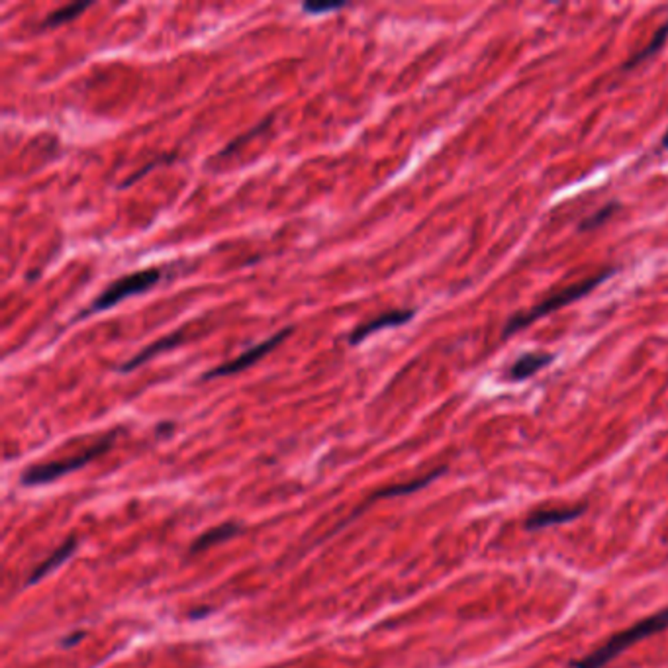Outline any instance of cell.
Returning <instances> with one entry per match:
<instances>
[{"label": "cell", "instance_id": "10", "mask_svg": "<svg viewBox=\"0 0 668 668\" xmlns=\"http://www.w3.org/2000/svg\"><path fill=\"white\" fill-rule=\"evenodd\" d=\"M183 339H185V330H177L175 334H169V335H165L161 339H157V342L147 345L143 349V351L135 353L130 360H126V363H122L118 367V370H120V373H130V370H134L137 367H142L143 363H147V360L153 359L155 355L163 353V351H169V349L177 347L180 342H183Z\"/></svg>", "mask_w": 668, "mask_h": 668}, {"label": "cell", "instance_id": "17", "mask_svg": "<svg viewBox=\"0 0 668 668\" xmlns=\"http://www.w3.org/2000/svg\"><path fill=\"white\" fill-rule=\"evenodd\" d=\"M175 159H177V155L175 153H167V155H159L157 159H153V161L150 163V165H147V167H143V169H140V171H135L130 178H126L124 180V183L120 185V188H126V187H132L134 183H137V180H140V178H143L147 173H150L152 171V169H155V167H159V165H165V163H173L175 161Z\"/></svg>", "mask_w": 668, "mask_h": 668}, {"label": "cell", "instance_id": "18", "mask_svg": "<svg viewBox=\"0 0 668 668\" xmlns=\"http://www.w3.org/2000/svg\"><path fill=\"white\" fill-rule=\"evenodd\" d=\"M345 6H347V3H325V4L306 3V4H302V10H304V13H308V14L320 16L324 13H335V10H343Z\"/></svg>", "mask_w": 668, "mask_h": 668}, {"label": "cell", "instance_id": "2", "mask_svg": "<svg viewBox=\"0 0 668 668\" xmlns=\"http://www.w3.org/2000/svg\"><path fill=\"white\" fill-rule=\"evenodd\" d=\"M666 628H668V608L653 613V616L631 625V628L616 633L608 643H603L598 651L586 655L585 659L570 663V668H606L613 659H618L621 653L628 651L629 646L653 638V635L664 631Z\"/></svg>", "mask_w": 668, "mask_h": 668}, {"label": "cell", "instance_id": "5", "mask_svg": "<svg viewBox=\"0 0 668 668\" xmlns=\"http://www.w3.org/2000/svg\"><path fill=\"white\" fill-rule=\"evenodd\" d=\"M292 332H294L292 325L282 327L281 332L273 334L267 339H263V342L257 343V345H251L249 349H246V351H243L241 355H238L236 359H231V360H228V363L208 370V373L203 375V380H214V378H220V377H230V375L241 373V370H246L251 365H256L257 360H261V357L271 353L273 349H277L284 342L286 337L292 335Z\"/></svg>", "mask_w": 668, "mask_h": 668}, {"label": "cell", "instance_id": "4", "mask_svg": "<svg viewBox=\"0 0 668 668\" xmlns=\"http://www.w3.org/2000/svg\"><path fill=\"white\" fill-rule=\"evenodd\" d=\"M120 429H112L110 433H106L97 443L91 445L89 449H84L82 453L73 455V457L67 459H59V461H51V463H39L34 466H28V469L20 476V482L24 486H39V484H49L56 482L61 476H67L71 473H75L82 466H87L94 459H99L100 455L108 451L116 438H118Z\"/></svg>", "mask_w": 668, "mask_h": 668}, {"label": "cell", "instance_id": "8", "mask_svg": "<svg viewBox=\"0 0 668 668\" xmlns=\"http://www.w3.org/2000/svg\"><path fill=\"white\" fill-rule=\"evenodd\" d=\"M553 360H555V355L547 353V351H534V353L519 355L512 363V367L506 370V378L510 380V383H522V380H527L534 375H537L539 370L547 369L551 363H553Z\"/></svg>", "mask_w": 668, "mask_h": 668}, {"label": "cell", "instance_id": "3", "mask_svg": "<svg viewBox=\"0 0 668 668\" xmlns=\"http://www.w3.org/2000/svg\"><path fill=\"white\" fill-rule=\"evenodd\" d=\"M167 269L165 267H152V269H143V271H135L130 274H124V277L112 281L106 289L92 300L89 308H84L77 320H84V317L100 314L104 310H110L114 306H118L126 299H132L135 294H143L147 291L155 289V286L165 279Z\"/></svg>", "mask_w": 668, "mask_h": 668}, {"label": "cell", "instance_id": "12", "mask_svg": "<svg viewBox=\"0 0 668 668\" xmlns=\"http://www.w3.org/2000/svg\"><path fill=\"white\" fill-rule=\"evenodd\" d=\"M238 534H239V525H238V524L228 522V524L216 525V527L208 529V532H204L203 535H198V537L193 541V545H190L188 553H190V555L203 553V551H208V549H212V547H216V545H220V543H224V541H228V539H231V537H236Z\"/></svg>", "mask_w": 668, "mask_h": 668}, {"label": "cell", "instance_id": "1", "mask_svg": "<svg viewBox=\"0 0 668 668\" xmlns=\"http://www.w3.org/2000/svg\"><path fill=\"white\" fill-rule=\"evenodd\" d=\"M616 273H618L616 267L606 269V271H600L598 274H594V277H588L585 281L567 286V289H563V291L551 294L549 299H545L543 302L535 304L534 308L524 310V312H516L512 317H508V322L502 327V335L504 337H512V335H516L519 332H524L527 325H532L537 320H541V317H545V316L553 314V312H557L560 308H565V306H570V304H575V302L582 300V299H585V296H588L590 292L596 291L600 284L606 282Z\"/></svg>", "mask_w": 668, "mask_h": 668}, {"label": "cell", "instance_id": "7", "mask_svg": "<svg viewBox=\"0 0 668 668\" xmlns=\"http://www.w3.org/2000/svg\"><path fill=\"white\" fill-rule=\"evenodd\" d=\"M445 471H447V466H439V469L431 471V473H428V474H423V476H420V479H416V481H410V482H404V484L386 486V489L378 490V492H375L373 496H370L369 500H367V504H365L363 508H359V510H357L351 517H349V519L357 517L360 512L365 510V508H367L369 504H373V502H377V500H385V498H396V496H408V494H413V492H418V490H421V489H426V486H429L433 481H438L439 476H441ZM349 519H347V522H349ZM347 522H345V524H347ZM345 524H343V525H345ZM343 525H342V527H343Z\"/></svg>", "mask_w": 668, "mask_h": 668}, {"label": "cell", "instance_id": "13", "mask_svg": "<svg viewBox=\"0 0 668 668\" xmlns=\"http://www.w3.org/2000/svg\"><path fill=\"white\" fill-rule=\"evenodd\" d=\"M666 41H668V22L663 24L659 30H656V31H655V36H653V39L649 41V44H646L641 51L633 53V56H631L628 61L623 63L621 69H623V71H631V69H635V67H639L641 63H645L646 59L655 57L656 53H659V51L664 48Z\"/></svg>", "mask_w": 668, "mask_h": 668}, {"label": "cell", "instance_id": "19", "mask_svg": "<svg viewBox=\"0 0 668 668\" xmlns=\"http://www.w3.org/2000/svg\"><path fill=\"white\" fill-rule=\"evenodd\" d=\"M84 635H87L84 631H75V633H71L69 638H63V639H61V646H65V649H71V646H75L77 643H81V641L84 639Z\"/></svg>", "mask_w": 668, "mask_h": 668}, {"label": "cell", "instance_id": "14", "mask_svg": "<svg viewBox=\"0 0 668 668\" xmlns=\"http://www.w3.org/2000/svg\"><path fill=\"white\" fill-rule=\"evenodd\" d=\"M91 6H92L91 3H75V4L53 10V13L48 14V18L44 20V24L39 26V30H53V28L63 26V24H69V22H73V20H77L82 13H87Z\"/></svg>", "mask_w": 668, "mask_h": 668}, {"label": "cell", "instance_id": "15", "mask_svg": "<svg viewBox=\"0 0 668 668\" xmlns=\"http://www.w3.org/2000/svg\"><path fill=\"white\" fill-rule=\"evenodd\" d=\"M273 120H274V116H269V118H265V120H261L257 126H253V128L251 130H247L246 134H241V135H238L236 137V140H231L226 147H224V150H221L220 153H216L214 155V159H220V157H228L230 153H233V152H238V150H241V147L243 145H246L249 140H253V137H256V135H259L261 132H265V130H267L269 128V126L273 124Z\"/></svg>", "mask_w": 668, "mask_h": 668}, {"label": "cell", "instance_id": "11", "mask_svg": "<svg viewBox=\"0 0 668 668\" xmlns=\"http://www.w3.org/2000/svg\"><path fill=\"white\" fill-rule=\"evenodd\" d=\"M75 549H77V537L71 535L69 539L63 541V543L56 551H53V553L44 560V563H39L34 570L30 572V577L26 580V586L38 585L39 580H44L49 575V572H53L57 567L65 563V560L73 555V551H75Z\"/></svg>", "mask_w": 668, "mask_h": 668}, {"label": "cell", "instance_id": "9", "mask_svg": "<svg viewBox=\"0 0 668 668\" xmlns=\"http://www.w3.org/2000/svg\"><path fill=\"white\" fill-rule=\"evenodd\" d=\"M585 504L575 508H557V510H539L525 519V529L527 532H535V529H545L551 525H563L575 522V519L585 516Z\"/></svg>", "mask_w": 668, "mask_h": 668}, {"label": "cell", "instance_id": "6", "mask_svg": "<svg viewBox=\"0 0 668 668\" xmlns=\"http://www.w3.org/2000/svg\"><path fill=\"white\" fill-rule=\"evenodd\" d=\"M413 316H416V310H413V308H402V310H390V312H385V314H378L377 317H373V320L357 325L355 330L349 334L347 343L355 347L360 342H365L369 335L385 330V327H400V325L412 322Z\"/></svg>", "mask_w": 668, "mask_h": 668}, {"label": "cell", "instance_id": "20", "mask_svg": "<svg viewBox=\"0 0 668 668\" xmlns=\"http://www.w3.org/2000/svg\"><path fill=\"white\" fill-rule=\"evenodd\" d=\"M661 143H663V147H664V150H668V130L664 132V135H663V140H661Z\"/></svg>", "mask_w": 668, "mask_h": 668}, {"label": "cell", "instance_id": "16", "mask_svg": "<svg viewBox=\"0 0 668 668\" xmlns=\"http://www.w3.org/2000/svg\"><path fill=\"white\" fill-rule=\"evenodd\" d=\"M620 210V204L618 203H608V204H603L602 208H598L596 212H594V214L592 216H588L586 220H582V224H580V231H592V230H596V228H600L602 224H603V221H606L612 214H616V212Z\"/></svg>", "mask_w": 668, "mask_h": 668}]
</instances>
